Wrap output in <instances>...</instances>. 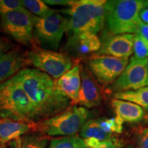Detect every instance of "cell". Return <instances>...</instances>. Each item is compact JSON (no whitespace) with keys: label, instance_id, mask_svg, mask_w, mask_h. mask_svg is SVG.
Segmentation results:
<instances>
[{"label":"cell","instance_id":"1","mask_svg":"<svg viewBox=\"0 0 148 148\" xmlns=\"http://www.w3.org/2000/svg\"><path fill=\"white\" fill-rule=\"evenodd\" d=\"M32 101L38 122L70 107V99L58 89L55 79L36 69H23L14 75Z\"/></svg>","mask_w":148,"mask_h":148},{"label":"cell","instance_id":"2","mask_svg":"<svg viewBox=\"0 0 148 148\" xmlns=\"http://www.w3.org/2000/svg\"><path fill=\"white\" fill-rule=\"evenodd\" d=\"M105 0H74L70 8L60 10L69 16L67 32L71 34L91 32L97 34L106 24Z\"/></svg>","mask_w":148,"mask_h":148},{"label":"cell","instance_id":"3","mask_svg":"<svg viewBox=\"0 0 148 148\" xmlns=\"http://www.w3.org/2000/svg\"><path fill=\"white\" fill-rule=\"evenodd\" d=\"M0 116L25 123H38L32 101L14 77L0 83Z\"/></svg>","mask_w":148,"mask_h":148},{"label":"cell","instance_id":"4","mask_svg":"<svg viewBox=\"0 0 148 148\" xmlns=\"http://www.w3.org/2000/svg\"><path fill=\"white\" fill-rule=\"evenodd\" d=\"M145 8L141 0H111L106 4V24L114 34H136L141 21L140 11Z\"/></svg>","mask_w":148,"mask_h":148},{"label":"cell","instance_id":"5","mask_svg":"<svg viewBox=\"0 0 148 148\" xmlns=\"http://www.w3.org/2000/svg\"><path fill=\"white\" fill-rule=\"evenodd\" d=\"M91 115V112L84 107H69L61 113L34 123L33 128L47 136H74Z\"/></svg>","mask_w":148,"mask_h":148},{"label":"cell","instance_id":"6","mask_svg":"<svg viewBox=\"0 0 148 148\" xmlns=\"http://www.w3.org/2000/svg\"><path fill=\"white\" fill-rule=\"evenodd\" d=\"M68 21L58 10L44 17L35 16L33 40L42 49L57 50L67 32Z\"/></svg>","mask_w":148,"mask_h":148},{"label":"cell","instance_id":"7","mask_svg":"<svg viewBox=\"0 0 148 148\" xmlns=\"http://www.w3.org/2000/svg\"><path fill=\"white\" fill-rule=\"evenodd\" d=\"M25 59L27 63L56 79L73 67V62L68 56L38 47L30 49L25 56Z\"/></svg>","mask_w":148,"mask_h":148},{"label":"cell","instance_id":"8","mask_svg":"<svg viewBox=\"0 0 148 148\" xmlns=\"http://www.w3.org/2000/svg\"><path fill=\"white\" fill-rule=\"evenodd\" d=\"M35 15L25 8L1 15V26L5 32L23 45L32 43Z\"/></svg>","mask_w":148,"mask_h":148},{"label":"cell","instance_id":"9","mask_svg":"<svg viewBox=\"0 0 148 148\" xmlns=\"http://www.w3.org/2000/svg\"><path fill=\"white\" fill-rule=\"evenodd\" d=\"M148 86L147 58L137 60L132 57L121 75L111 84L110 89L115 92L136 90Z\"/></svg>","mask_w":148,"mask_h":148},{"label":"cell","instance_id":"10","mask_svg":"<svg viewBox=\"0 0 148 148\" xmlns=\"http://www.w3.org/2000/svg\"><path fill=\"white\" fill-rule=\"evenodd\" d=\"M128 63V58L97 56L90 59L88 62V68L98 82L103 86H108L115 82Z\"/></svg>","mask_w":148,"mask_h":148},{"label":"cell","instance_id":"11","mask_svg":"<svg viewBox=\"0 0 148 148\" xmlns=\"http://www.w3.org/2000/svg\"><path fill=\"white\" fill-rule=\"evenodd\" d=\"M133 34H114L109 32L103 35L101 49L97 56H110L120 58H128L133 53Z\"/></svg>","mask_w":148,"mask_h":148},{"label":"cell","instance_id":"12","mask_svg":"<svg viewBox=\"0 0 148 148\" xmlns=\"http://www.w3.org/2000/svg\"><path fill=\"white\" fill-rule=\"evenodd\" d=\"M101 47V40L97 34L86 32L71 34L66 41L65 49L72 56H83L98 51Z\"/></svg>","mask_w":148,"mask_h":148},{"label":"cell","instance_id":"13","mask_svg":"<svg viewBox=\"0 0 148 148\" xmlns=\"http://www.w3.org/2000/svg\"><path fill=\"white\" fill-rule=\"evenodd\" d=\"M80 74L82 82L77 103L88 108L99 106L101 102V97L95 79L81 64Z\"/></svg>","mask_w":148,"mask_h":148},{"label":"cell","instance_id":"14","mask_svg":"<svg viewBox=\"0 0 148 148\" xmlns=\"http://www.w3.org/2000/svg\"><path fill=\"white\" fill-rule=\"evenodd\" d=\"M57 87L73 102L78 101L79 90L81 88L80 64L73 66L60 78L55 79Z\"/></svg>","mask_w":148,"mask_h":148},{"label":"cell","instance_id":"15","mask_svg":"<svg viewBox=\"0 0 148 148\" xmlns=\"http://www.w3.org/2000/svg\"><path fill=\"white\" fill-rule=\"evenodd\" d=\"M27 63L26 59L16 51H10L0 54V82L13 77Z\"/></svg>","mask_w":148,"mask_h":148},{"label":"cell","instance_id":"16","mask_svg":"<svg viewBox=\"0 0 148 148\" xmlns=\"http://www.w3.org/2000/svg\"><path fill=\"white\" fill-rule=\"evenodd\" d=\"M32 128L31 123L2 119L0 121V142L4 144L17 139Z\"/></svg>","mask_w":148,"mask_h":148},{"label":"cell","instance_id":"17","mask_svg":"<svg viewBox=\"0 0 148 148\" xmlns=\"http://www.w3.org/2000/svg\"><path fill=\"white\" fill-rule=\"evenodd\" d=\"M111 103L116 115L119 116L123 121L136 123L143 119L145 114L141 107L130 101L114 99Z\"/></svg>","mask_w":148,"mask_h":148},{"label":"cell","instance_id":"18","mask_svg":"<svg viewBox=\"0 0 148 148\" xmlns=\"http://www.w3.org/2000/svg\"><path fill=\"white\" fill-rule=\"evenodd\" d=\"M49 137L45 135L27 134L11 141V148H47Z\"/></svg>","mask_w":148,"mask_h":148},{"label":"cell","instance_id":"19","mask_svg":"<svg viewBox=\"0 0 148 148\" xmlns=\"http://www.w3.org/2000/svg\"><path fill=\"white\" fill-rule=\"evenodd\" d=\"M79 133L81 138H95L99 141L109 140L113 138L112 134L106 133L101 129L98 119H90L86 121Z\"/></svg>","mask_w":148,"mask_h":148},{"label":"cell","instance_id":"20","mask_svg":"<svg viewBox=\"0 0 148 148\" xmlns=\"http://www.w3.org/2000/svg\"><path fill=\"white\" fill-rule=\"evenodd\" d=\"M114 99L130 101L148 111V86L136 90L118 92L114 93Z\"/></svg>","mask_w":148,"mask_h":148},{"label":"cell","instance_id":"21","mask_svg":"<svg viewBox=\"0 0 148 148\" xmlns=\"http://www.w3.org/2000/svg\"><path fill=\"white\" fill-rule=\"evenodd\" d=\"M47 148H87L84 138L74 135L53 138L50 140Z\"/></svg>","mask_w":148,"mask_h":148},{"label":"cell","instance_id":"22","mask_svg":"<svg viewBox=\"0 0 148 148\" xmlns=\"http://www.w3.org/2000/svg\"><path fill=\"white\" fill-rule=\"evenodd\" d=\"M22 3L24 8L38 17H44L56 11L41 0H23Z\"/></svg>","mask_w":148,"mask_h":148},{"label":"cell","instance_id":"23","mask_svg":"<svg viewBox=\"0 0 148 148\" xmlns=\"http://www.w3.org/2000/svg\"><path fill=\"white\" fill-rule=\"evenodd\" d=\"M133 53V57L137 60L148 58V40L138 33L134 34Z\"/></svg>","mask_w":148,"mask_h":148},{"label":"cell","instance_id":"24","mask_svg":"<svg viewBox=\"0 0 148 148\" xmlns=\"http://www.w3.org/2000/svg\"><path fill=\"white\" fill-rule=\"evenodd\" d=\"M22 1L19 0H0V15L23 8Z\"/></svg>","mask_w":148,"mask_h":148},{"label":"cell","instance_id":"25","mask_svg":"<svg viewBox=\"0 0 148 148\" xmlns=\"http://www.w3.org/2000/svg\"><path fill=\"white\" fill-rule=\"evenodd\" d=\"M107 120H108V123L109 127H110L111 132H122V130H123V121L119 116L116 115V117L110 118V119H107Z\"/></svg>","mask_w":148,"mask_h":148},{"label":"cell","instance_id":"26","mask_svg":"<svg viewBox=\"0 0 148 148\" xmlns=\"http://www.w3.org/2000/svg\"><path fill=\"white\" fill-rule=\"evenodd\" d=\"M122 144L119 140L113 138L109 140L100 141L97 148H121Z\"/></svg>","mask_w":148,"mask_h":148},{"label":"cell","instance_id":"27","mask_svg":"<svg viewBox=\"0 0 148 148\" xmlns=\"http://www.w3.org/2000/svg\"><path fill=\"white\" fill-rule=\"evenodd\" d=\"M44 1L47 5L71 6L73 3L74 0H45Z\"/></svg>","mask_w":148,"mask_h":148},{"label":"cell","instance_id":"28","mask_svg":"<svg viewBox=\"0 0 148 148\" xmlns=\"http://www.w3.org/2000/svg\"><path fill=\"white\" fill-rule=\"evenodd\" d=\"M139 145L140 148H148V127L143 129L140 132Z\"/></svg>","mask_w":148,"mask_h":148},{"label":"cell","instance_id":"29","mask_svg":"<svg viewBox=\"0 0 148 148\" xmlns=\"http://www.w3.org/2000/svg\"><path fill=\"white\" fill-rule=\"evenodd\" d=\"M137 33L148 40V24L143 23L142 21H140L138 25Z\"/></svg>","mask_w":148,"mask_h":148},{"label":"cell","instance_id":"30","mask_svg":"<svg viewBox=\"0 0 148 148\" xmlns=\"http://www.w3.org/2000/svg\"><path fill=\"white\" fill-rule=\"evenodd\" d=\"M85 143L87 148H95L97 147L99 145V140L96 139L95 138H84Z\"/></svg>","mask_w":148,"mask_h":148},{"label":"cell","instance_id":"31","mask_svg":"<svg viewBox=\"0 0 148 148\" xmlns=\"http://www.w3.org/2000/svg\"><path fill=\"white\" fill-rule=\"evenodd\" d=\"M9 49L10 47L8 46V42L5 41L1 37H0V54L8 52Z\"/></svg>","mask_w":148,"mask_h":148},{"label":"cell","instance_id":"32","mask_svg":"<svg viewBox=\"0 0 148 148\" xmlns=\"http://www.w3.org/2000/svg\"><path fill=\"white\" fill-rule=\"evenodd\" d=\"M139 17L143 23L148 24V7H145L140 11Z\"/></svg>","mask_w":148,"mask_h":148},{"label":"cell","instance_id":"33","mask_svg":"<svg viewBox=\"0 0 148 148\" xmlns=\"http://www.w3.org/2000/svg\"><path fill=\"white\" fill-rule=\"evenodd\" d=\"M144 3H145V7H148V0L147 1H144Z\"/></svg>","mask_w":148,"mask_h":148},{"label":"cell","instance_id":"34","mask_svg":"<svg viewBox=\"0 0 148 148\" xmlns=\"http://www.w3.org/2000/svg\"><path fill=\"white\" fill-rule=\"evenodd\" d=\"M0 148H6V147H5V146H4V145H1V147H0Z\"/></svg>","mask_w":148,"mask_h":148},{"label":"cell","instance_id":"35","mask_svg":"<svg viewBox=\"0 0 148 148\" xmlns=\"http://www.w3.org/2000/svg\"><path fill=\"white\" fill-rule=\"evenodd\" d=\"M147 67H148V58H147Z\"/></svg>","mask_w":148,"mask_h":148},{"label":"cell","instance_id":"36","mask_svg":"<svg viewBox=\"0 0 148 148\" xmlns=\"http://www.w3.org/2000/svg\"><path fill=\"white\" fill-rule=\"evenodd\" d=\"M127 148H131V147H127Z\"/></svg>","mask_w":148,"mask_h":148},{"label":"cell","instance_id":"37","mask_svg":"<svg viewBox=\"0 0 148 148\" xmlns=\"http://www.w3.org/2000/svg\"><path fill=\"white\" fill-rule=\"evenodd\" d=\"M0 121H1V120H0Z\"/></svg>","mask_w":148,"mask_h":148}]
</instances>
